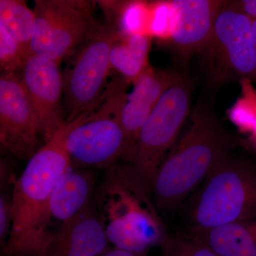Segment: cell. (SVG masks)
I'll list each match as a JSON object with an SVG mask.
<instances>
[{"instance_id": "6da1fadb", "label": "cell", "mask_w": 256, "mask_h": 256, "mask_svg": "<svg viewBox=\"0 0 256 256\" xmlns=\"http://www.w3.org/2000/svg\"><path fill=\"white\" fill-rule=\"evenodd\" d=\"M78 119L66 122L28 160L11 198L12 224L5 256H44L56 232L50 203L57 180L72 166L66 140Z\"/></svg>"}, {"instance_id": "7a4b0ae2", "label": "cell", "mask_w": 256, "mask_h": 256, "mask_svg": "<svg viewBox=\"0 0 256 256\" xmlns=\"http://www.w3.org/2000/svg\"><path fill=\"white\" fill-rule=\"evenodd\" d=\"M235 139L208 108L200 106L191 124L160 165L152 184L156 205L168 210L178 206L222 162Z\"/></svg>"}, {"instance_id": "3957f363", "label": "cell", "mask_w": 256, "mask_h": 256, "mask_svg": "<svg viewBox=\"0 0 256 256\" xmlns=\"http://www.w3.org/2000/svg\"><path fill=\"white\" fill-rule=\"evenodd\" d=\"M150 192L128 164L106 170L97 193L98 212L116 248L146 256L168 238Z\"/></svg>"}, {"instance_id": "277c9868", "label": "cell", "mask_w": 256, "mask_h": 256, "mask_svg": "<svg viewBox=\"0 0 256 256\" xmlns=\"http://www.w3.org/2000/svg\"><path fill=\"white\" fill-rule=\"evenodd\" d=\"M256 215V169L232 154L214 170L188 204L191 234Z\"/></svg>"}, {"instance_id": "5b68a950", "label": "cell", "mask_w": 256, "mask_h": 256, "mask_svg": "<svg viewBox=\"0 0 256 256\" xmlns=\"http://www.w3.org/2000/svg\"><path fill=\"white\" fill-rule=\"evenodd\" d=\"M130 82L122 76L112 79L99 105L78 118L66 140L72 166L108 169L127 154L121 114Z\"/></svg>"}, {"instance_id": "8992f818", "label": "cell", "mask_w": 256, "mask_h": 256, "mask_svg": "<svg viewBox=\"0 0 256 256\" xmlns=\"http://www.w3.org/2000/svg\"><path fill=\"white\" fill-rule=\"evenodd\" d=\"M191 97V82L182 75L161 98L124 158L150 191L156 172L188 117Z\"/></svg>"}, {"instance_id": "52a82bcc", "label": "cell", "mask_w": 256, "mask_h": 256, "mask_svg": "<svg viewBox=\"0 0 256 256\" xmlns=\"http://www.w3.org/2000/svg\"><path fill=\"white\" fill-rule=\"evenodd\" d=\"M33 10L32 53L60 65L75 47L95 38L105 26L96 18L92 1L35 0Z\"/></svg>"}, {"instance_id": "ba28073f", "label": "cell", "mask_w": 256, "mask_h": 256, "mask_svg": "<svg viewBox=\"0 0 256 256\" xmlns=\"http://www.w3.org/2000/svg\"><path fill=\"white\" fill-rule=\"evenodd\" d=\"M200 55L213 84L256 80L252 20L232 1H224L210 42Z\"/></svg>"}, {"instance_id": "9c48e42d", "label": "cell", "mask_w": 256, "mask_h": 256, "mask_svg": "<svg viewBox=\"0 0 256 256\" xmlns=\"http://www.w3.org/2000/svg\"><path fill=\"white\" fill-rule=\"evenodd\" d=\"M120 34L117 28L106 24L100 34L86 43L64 77L68 112L66 122L92 112L100 104L111 68V50Z\"/></svg>"}, {"instance_id": "30bf717a", "label": "cell", "mask_w": 256, "mask_h": 256, "mask_svg": "<svg viewBox=\"0 0 256 256\" xmlns=\"http://www.w3.org/2000/svg\"><path fill=\"white\" fill-rule=\"evenodd\" d=\"M38 122L30 96L18 73L0 77V142L22 160L38 150Z\"/></svg>"}, {"instance_id": "8fae6325", "label": "cell", "mask_w": 256, "mask_h": 256, "mask_svg": "<svg viewBox=\"0 0 256 256\" xmlns=\"http://www.w3.org/2000/svg\"><path fill=\"white\" fill-rule=\"evenodd\" d=\"M22 74L36 114L40 134L46 142L66 124L60 108L64 77L60 64L32 53Z\"/></svg>"}, {"instance_id": "7c38bea8", "label": "cell", "mask_w": 256, "mask_h": 256, "mask_svg": "<svg viewBox=\"0 0 256 256\" xmlns=\"http://www.w3.org/2000/svg\"><path fill=\"white\" fill-rule=\"evenodd\" d=\"M224 1H171V32L169 42L174 54L186 62L200 54L208 44L216 18Z\"/></svg>"}, {"instance_id": "4fadbf2b", "label": "cell", "mask_w": 256, "mask_h": 256, "mask_svg": "<svg viewBox=\"0 0 256 256\" xmlns=\"http://www.w3.org/2000/svg\"><path fill=\"white\" fill-rule=\"evenodd\" d=\"M182 76L175 70H160L150 66L132 82V92L128 94L121 114V122L127 142L126 156L161 98Z\"/></svg>"}, {"instance_id": "5bb4252c", "label": "cell", "mask_w": 256, "mask_h": 256, "mask_svg": "<svg viewBox=\"0 0 256 256\" xmlns=\"http://www.w3.org/2000/svg\"><path fill=\"white\" fill-rule=\"evenodd\" d=\"M108 244L100 215L89 203L60 226L44 256H102Z\"/></svg>"}, {"instance_id": "9a60e30c", "label": "cell", "mask_w": 256, "mask_h": 256, "mask_svg": "<svg viewBox=\"0 0 256 256\" xmlns=\"http://www.w3.org/2000/svg\"><path fill=\"white\" fill-rule=\"evenodd\" d=\"M94 188L92 175L70 166L57 180L50 195V210L60 226L70 220L89 204Z\"/></svg>"}, {"instance_id": "2e32d148", "label": "cell", "mask_w": 256, "mask_h": 256, "mask_svg": "<svg viewBox=\"0 0 256 256\" xmlns=\"http://www.w3.org/2000/svg\"><path fill=\"white\" fill-rule=\"evenodd\" d=\"M191 236L218 256H256V215Z\"/></svg>"}, {"instance_id": "e0dca14e", "label": "cell", "mask_w": 256, "mask_h": 256, "mask_svg": "<svg viewBox=\"0 0 256 256\" xmlns=\"http://www.w3.org/2000/svg\"><path fill=\"white\" fill-rule=\"evenodd\" d=\"M152 38L146 34H120L110 52L111 68L133 82L149 68Z\"/></svg>"}, {"instance_id": "ac0fdd59", "label": "cell", "mask_w": 256, "mask_h": 256, "mask_svg": "<svg viewBox=\"0 0 256 256\" xmlns=\"http://www.w3.org/2000/svg\"><path fill=\"white\" fill-rule=\"evenodd\" d=\"M0 26L28 53L35 26V14L22 0H0Z\"/></svg>"}, {"instance_id": "d6986e66", "label": "cell", "mask_w": 256, "mask_h": 256, "mask_svg": "<svg viewBox=\"0 0 256 256\" xmlns=\"http://www.w3.org/2000/svg\"><path fill=\"white\" fill-rule=\"evenodd\" d=\"M31 54L0 26V65L3 73L22 72L26 60Z\"/></svg>"}, {"instance_id": "ffe728a7", "label": "cell", "mask_w": 256, "mask_h": 256, "mask_svg": "<svg viewBox=\"0 0 256 256\" xmlns=\"http://www.w3.org/2000/svg\"><path fill=\"white\" fill-rule=\"evenodd\" d=\"M164 256H218L192 236L168 237L161 247Z\"/></svg>"}, {"instance_id": "44dd1931", "label": "cell", "mask_w": 256, "mask_h": 256, "mask_svg": "<svg viewBox=\"0 0 256 256\" xmlns=\"http://www.w3.org/2000/svg\"><path fill=\"white\" fill-rule=\"evenodd\" d=\"M171 1L154 4L151 12L150 28L154 36L169 40L171 32Z\"/></svg>"}, {"instance_id": "7402d4cb", "label": "cell", "mask_w": 256, "mask_h": 256, "mask_svg": "<svg viewBox=\"0 0 256 256\" xmlns=\"http://www.w3.org/2000/svg\"><path fill=\"white\" fill-rule=\"evenodd\" d=\"M12 224V202L5 195L0 197V242L4 246L9 238Z\"/></svg>"}, {"instance_id": "603a6c76", "label": "cell", "mask_w": 256, "mask_h": 256, "mask_svg": "<svg viewBox=\"0 0 256 256\" xmlns=\"http://www.w3.org/2000/svg\"><path fill=\"white\" fill-rule=\"evenodd\" d=\"M232 2L250 20L256 21V0H236Z\"/></svg>"}, {"instance_id": "cb8c5ba5", "label": "cell", "mask_w": 256, "mask_h": 256, "mask_svg": "<svg viewBox=\"0 0 256 256\" xmlns=\"http://www.w3.org/2000/svg\"><path fill=\"white\" fill-rule=\"evenodd\" d=\"M102 256H146L138 255V254H134L127 252V250H121V249L116 248L109 249L106 254H104Z\"/></svg>"}, {"instance_id": "d4e9b609", "label": "cell", "mask_w": 256, "mask_h": 256, "mask_svg": "<svg viewBox=\"0 0 256 256\" xmlns=\"http://www.w3.org/2000/svg\"><path fill=\"white\" fill-rule=\"evenodd\" d=\"M252 34H254V41L256 54V21H252Z\"/></svg>"}, {"instance_id": "484cf974", "label": "cell", "mask_w": 256, "mask_h": 256, "mask_svg": "<svg viewBox=\"0 0 256 256\" xmlns=\"http://www.w3.org/2000/svg\"><path fill=\"white\" fill-rule=\"evenodd\" d=\"M252 142H254V144L256 146V136H254V137H252Z\"/></svg>"}, {"instance_id": "4316f807", "label": "cell", "mask_w": 256, "mask_h": 256, "mask_svg": "<svg viewBox=\"0 0 256 256\" xmlns=\"http://www.w3.org/2000/svg\"><path fill=\"white\" fill-rule=\"evenodd\" d=\"M1 256H5L4 254H2Z\"/></svg>"}]
</instances>
